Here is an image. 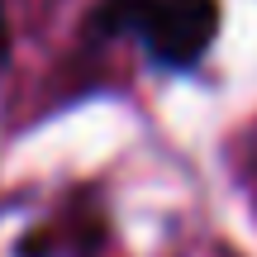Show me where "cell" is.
I'll return each mask as SVG.
<instances>
[{"instance_id": "1", "label": "cell", "mask_w": 257, "mask_h": 257, "mask_svg": "<svg viewBox=\"0 0 257 257\" xmlns=\"http://www.w3.org/2000/svg\"><path fill=\"white\" fill-rule=\"evenodd\" d=\"M214 15H219L214 0H148L138 34L157 62L191 67L214 38Z\"/></svg>"}, {"instance_id": "2", "label": "cell", "mask_w": 257, "mask_h": 257, "mask_svg": "<svg viewBox=\"0 0 257 257\" xmlns=\"http://www.w3.org/2000/svg\"><path fill=\"white\" fill-rule=\"evenodd\" d=\"M10 53V29H5V5H0V57Z\"/></svg>"}]
</instances>
